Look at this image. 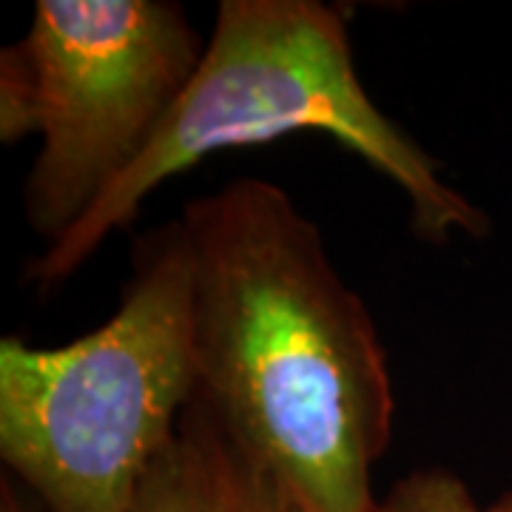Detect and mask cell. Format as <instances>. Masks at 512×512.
<instances>
[{"instance_id":"obj_1","label":"cell","mask_w":512,"mask_h":512,"mask_svg":"<svg viewBox=\"0 0 512 512\" xmlns=\"http://www.w3.org/2000/svg\"><path fill=\"white\" fill-rule=\"evenodd\" d=\"M194 402L296 512H367L393 382L365 299L268 180L185 202Z\"/></svg>"},{"instance_id":"obj_2","label":"cell","mask_w":512,"mask_h":512,"mask_svg":"<svg viewBox=\"0 0 512 512\" xmlns=\"http://www.w3.org/2000/svg\"><path fill=\"white\" fill-rule=\"evenodd\" d=\"M319 131L384 174L410 202L413 228L427 242L456 231L484 237L490 222L439 163L390 120L356 72L348 23L322 0H222L197 72L171 106L143 157L94 202L55 245L29 262V282L52 291L97 248L137 220L143 202L205 157Z\"/></svg>"},{"instance_id":"obj_3","label":"cell","mask_w":512,"mask_h":512,"mask_svg":"<svg viewBox=\"0 0 512 512\" xmlns=\"http://www.w3.org/2000/svg\"><path fill=\"white\" fill-rule=\"evenodd\" d=\"M194 399L180 220L134 245L117 311L60 348L0 339V458L43 512H131Z\"/></svg>"},{"instance_id":"obj_4","label":"cell","mask_w":512,"mask_h":512,"mask_svg":"<svg viewBox=\"0 0 512 512\" xmlns=\"http://www.w3.org/2000/svg\"><path fill=\"white\" fill-rule=\"evenodd\" d=\"M20 43L40 89L23 208L55 245L143 157L205 40L171 0H37Z\"/></svg>"},{"instance_id":"obj_5","label":"cell","mask_w":512,"mask_h":512,"mask_svg":"<svg viewBox=\"0 0 512 512\" xmlns=\"http://www.w3.org/2000/svg\"><path fill=\"white\" fill-rule=\"evenodd\" d=\"M131 512H296L191 399L177 436L148 470Z\"/></svg>"},{"instance_id":"obj_6","label":"cell","mask_w":512,"mask_h":512,"mask_svg":"<svg viewBox=\"0 0 512 512\" xmlns=\"http://www.w3.org/2000/svg\"><path fill=\"white\" fill-rule=\"evenodd\" d=\"M40 131V89L23 43L0 52V140L15 146Z\"/></svg>"},{"instance_id":"obj_7","label":"cell","mask_w":512,"mask_h":512,"mask_svg":"<svg viewBox=\"0 0 512 512\" xmlns=\"http://www.w3.org/2000/svg\"><path fill=\"white\" fill-rule=\"evenodd\" d=\"M367 512H481V507L456 473L427 467L396 481Z\"/></svg>"},{"instance_id":"obj_8","label":"cell","mask_w":512,"mask_h":512,"mask_svg":"<svg viewBox=\"0 0 512 512\" xmlns=\"http://www.w3.org/2000/svg\"><path fill=\"white\" fill-rule=\"evenodd\" d=\"M0 512H43L37 504H32L26 495L20 493V484H15L9 476L0 481Z\"/></svg>"},{"instance_id":"obj_9","label":"cell","mask_w":512,"mask_h":512,"mask_svg":"<svg viewBox=\"0 0 512 512\" xmlns=\"http://www.w3.org/2000/svg\"><path fill=\"white\" fill-rule=\"evenodd\" d=\"M481 512H512V490L507 495H501L493 507H487V510H481Z\"/></svg>"}]
</instances>
